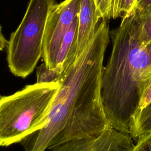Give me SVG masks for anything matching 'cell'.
Returning a JSON list of instances; mask_svg holds the SVG:
<instances>
[{
    "instance_id": "obj_1",
    "label": "cell",
    "mask_w": 151,
    "mask_h": 151,
    "mask_svg": "<svg viewBox=\"0 0 151 151\" xmlns=\"http://www.w3.org/2000/svg\"><path fill=\"white\" fill-rule=\"evenodd\" d=\"M109 28L101 19L87 47L63 73L48 112L38 129L19 143L25 151H45L65 141L97 135L110 126L101 98Z\"/></svg>"
},
{
    "instance_id": "obj_2",
    "label": "cell",
    "mask_w": 151,
    "mask_h": 151,
    "mask_svg": "<svg viewBox=\"0 0 151 151\" xmlns=\"http://www.w3.org/2000/svg\"><path fill=\"white\" fill-rule=\"evenodd\" d=\"M111 38L102 73L101 101L110 127L130 134L142 87L151 76V41L142 38L133 13L122 17Z\"/></svg>"
},
{
    "instance_id": "obj_3",
    "label": "cell",
    "mask_w": 151,
    "mask_h": 151,
    "mask_svg": "<svg viewBox=\"0 0 151 151\" xmlns=\"http://www.w3.org/2000/svg\"><path fill=\"white\" fill-rule=\"evenodd\" d=\"M59 86V82L35 83L12 94L0 96V146L19 143L38 129Z\"/></svg>"
},
{
    "instance_id": "obj_4",
    "label": "cell",
    "mask_w": 151,
    "mask_h": 151,
    "mask_svg": "<svg viewBox=\"0 0 151 151\" xmlns=\"http://www.w3.org/2000/svg\"><path fill=\"white\" fill-rule=\"evenodd\" d=\"M55 0H30L25 15L8 41L7 62L15 76L26 78L42 57L48 17Z\"/></svg>"
},
{
    "instance_id": "obj_5",
    "label": "cell",
    "mask_w": 151,
    "mask_h": 151,
    "mask_svg": "<svg viewBox=\"0 0 151 151\" xmlns=\"http://www.w3.org/2000/svg\"><path fill=\"white\" fill-rule=\"evenodd\" d=\"M80 0H64L54 4L50 12L44 40L42 57L50 68H55L56 58L65 35L78 17Z\"/></svg>"
},
{
    "instance_id": "obj_6",
    "label": "cell",
    "mask_w": 151,
    "mask_h": 151,
    "mask_svg": "<svg viewBox=\"0 0 151 151\" xmlns=\"http://www.w3.org/2000/svg\"><path fill=\"white\" fill-rule=\"evenodd\" d=\"M132 136L111 127L93 136L71 139L57 145L50 151H132Z\"/></svg>"
},
{
    "instance_id": "obj_7",
    "label": "cell",
    "mask_w": 151,
    "mask_h": 151,
    "mask_svg": "<svg viewBox=\"0 0 151 151\" xmlns=\"http://www.w3.org/2000/svg\"><path fill=\"white\" fill-rule=\"evenodd\" d=\"M100 19L94 0H80L76 53L81 52L92 40Z\"/></svg>"
},
{
    "instance_id": "obj_8",
    "label": "cell",
    "mask_w": 151,
    "mask_h": 151,
    "mask_svg": "<svg viewBox=\"0 0 151 151\" xmlns=\"http://www.w3.org/2000/svg\"><path fill=\"white\" fill-rule=\"evenodd\" d=\"M78 17L71 24L60 45L55 63V68L64 71L65 67L75 58L77 50Z\"/></svg>"
},
{
    "instance_id": "obj_9",
    "label": "cell",
    "mask_w": 151,
    "mask_h": 151,
    "mask_svg": "<svg viewBox=\"0 0 151 151\" xmlns=\"http://www.w3.org/2000/svg\"><path fill=\"white\" fill-rule=\"evenodd\" d=\"M151 134V103L142 109L134 119L130 135L133 139Z\"/></svg>"
},
{
    "instance_id": "obj_10",
    "label": "cell",
    "mask_w": 151,
    "mask_h": 151,
    "mask_svg": "<svg viewBox=\"0 0 151 151\" xmlns=\"http://www.w3.org/2000/svg\"><path fill=\"white\" fill-rule=\"evenodd\" d=\"M137 21L140 35L146 42L151 41V6L140 12H133Z\"/></svg>"
},
{
    "instance_id": "obj_11",
    "label": "cell",
    "mask_w": 151,
    "mask_h": 151,
    "mask_svg": "<svg viewBox=\"0 0 151 151\" xmlns=\"http://www.w3.org/2000/svg\"><path fill=\"white\" fill-rule=\"evenodd\" d=\"M63 73L60 68H48L44 63L37 68L36 76L37 83H50L59 82Z\"/></svg>"
},
{
    "instance_id": "obj_12",
    "label": "cell",
    "mask_w": 151,
    "mask_h": 151,
    "mask_svg": "<svg viewBox=\"0 0 151 151\" xmlns=\"http://www.w3.org/2000/svg\"><path fill=\"white\" fill-rule=\"evenodd\" d=\"M137 0H113L112 18L123 17L130 15L133 11Z\"/></svg>"
},
{
    "instance_id": "obj_13",
    "label": "cell",
    "mask_w": 151,
    "mask_h": 151,
    "mask_svg": "<svg viewBox=\"0 0 151 151\" xmlns=\"http://www.w3.org/2000/svg\"><path fill=\"white\" fill-rule=\"evenodd\" d=\"M150 103H151V76L146 80V81L144 82L143 86L142 87L141 91L140 93L138 110L136 116L133 119V120L136 117V116L139 114V113Z\"/></svg>"
},
{
    "instance_id": "obj_14",
    "label": "cell",
    "mask_w": 151,
    "mask_h": 151,
    "mask_svg": "<svg viewBox=\"0 0 151 151\" xmlns=\"http://www.w3.org/2000/svg\"><path fill=\"white\" fill-rule=\"evenodd\" d=\"M97 12L101 19L112 18L113 0H94Z\"/></svg>"
},
{
    "instance_id": "obj_15",
    "label": "cell",
    "mask_w": 151,
    "mask_h": 151,
    "mask_svg": "<svg viewBox=\"0 0 151 151\" xmlns=\"http://www.w3.org/2000/svg\"><path fill=\"white\" fill-rule=\"evenodd\" d=\"M132 151H151V134L139 137Z\"/></svg>"
},
{
    "instance_id": "obj_16",
    "label": "cell",
    "mask_w": 151,
    "mask_h": 151,
    "mask_svg": "<svg viewBox=\"0 0 151 151\" xmlns=\"http://www.w3.org/2000/svg\"><path fill=\"white\" fill-rule=\"evenodd\" d=\"M150 6H151V0H137L136 5L132 12H140Z\"/></svg>"
},
{
    "instance_id": "obj_17",
    "label": "cell",
    "mask_w": 151,
    "mask_h": 151,
    "mask_svg": "<svg viewBox=\"0 0 151 151\" xmlns=\"http://www.w3.org/2000/svg\"><path fill=\"white\" fill-rule=\"evenodd\" d=\"M8 44V41L5 39L2 32V27L0 25V51L3 50Z\"/></svg>"
}]
</instances>
